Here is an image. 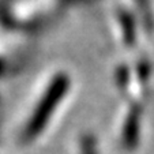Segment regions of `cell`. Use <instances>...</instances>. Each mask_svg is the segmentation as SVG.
Returning a JSON list of instances; mask_svg holds the SVG:
<instances>
[{
    "instance_id": "1",
    "label": "cell",
    "mask_w": 154,
    "mask_h": 154,
    "mask_svg": "<svg viewBox=\"0 0 154 154\" xmlns=\"http://www.w3.org/2000/svg\"><path fill=\"white\" fill-rule=\"evenodd\" d=\"M76 93V76L68 66L48 67L32 91L29 111L23 124L25 142H32L51 125Z\"/></svg>"
},
{
    "instance_id": "2",
    "label": "cell",
    "mask_w": 154,
    "mask_h": 154,
    "mask_svg": "<svg viewBox=\"0 0 154 154\" xmlns=\"http://www.w3.org/2000/svg\"><path fill=\"white\" fill-rule=\"evenodd\" d=\"M112 79L124 101L143 104L154 83V61L149 51L122 53L113 64Z\"/></svg>"
},
{
    "instance_id": "3",
    "label": "cell",
    "mask_w": 154,
    "mask_h": 154,
    "mask_svg": "<svg viewBox=\"0 0 154 154\" xmlns=\"http://www.w3.org/2000/svg\"><path fill=\"white\" fill-rule=\"evenodd\" d=\"M109 27L120 53L147 49L145 38L149 35L137 10L127 0L113 4L109 14Z\"/></svg>"
},
{
    "instance_id": "4",
    "label": "cell",
    "mask_w": 154,
    "mask_h": 154,
    "mask_svg": "<svg viewBox=\"0 0 154 154\" xmlns=\"http://www.w3.org/2000/svg\"><path fill=\"white\" fill-rule=\"evenodd\" d=\"M137 10L149 34L154 33V0H127Z\"/></svg>"
}]
</instances>
